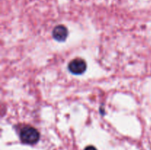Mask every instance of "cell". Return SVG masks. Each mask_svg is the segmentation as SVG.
Returning a JSON list of instances; mask_svg holds the SVG:
<instances>
[{
    "label": "cell",
    "instance_id": "cell-1",
    "mask_svg": "<svg viewBox=\"0 0 151 150\" xmlns=\"http://www.w3.org/2000/svg\"><path fill=\"white\" fill-rule=\"evenodd\" d=\"M21 141L26 144H35L40 138V134L35 128L27 126L22 129L20 132Z\"/></svg>",
    "mask_w": 151,
    "mask_h": 150
},
{
    "label": "cell",
    "instance_id": "cell-2",
    "mask_svg": "<svg viewBox=\"0 0 151 150\" xmlns=\"http://www.w3.org/2000/svg\"><path fill=\"white\" fill-rule=\"evenodd\" d=\"M69 70L72 72V74L76 75L82 74L86 70L87 65L86 63L84 60L81 58H76L72 60L70 63H69Z\"/></svg>",
    "mask_w": 151,
    "mask_h": 150
},
{
    "label": "cell",
    "instance_id": "cell-3",
    "mask_svg": "<svg viewBox=\"0 0 151 150\" xmlns=\"http://www.w3.org/2000/svg\"><path fill=\"white\" fill-rule=\"evenodd\" d=\"M68 29L63 25H58L52 31V36L58 41H64L68 36Z\"/></svg>",
    "mask_w": 151,
    "mask_h": 150
},
{
    "label": "cell",
    "instance_id": "cell-4",
    "mask_svg": "<svg viewBox=\"0 0 151 150\" xmlns=\"http://www.w3.org/2000/svg\"><path fill=\"white\" fill-rule=\"evenodd\" d=\"M85 150H97V149L95 147L92 146H88L85 149Z\"/></svg>",
    "mask_w": 151,
    "mask_h": 150
}]
</instances>
